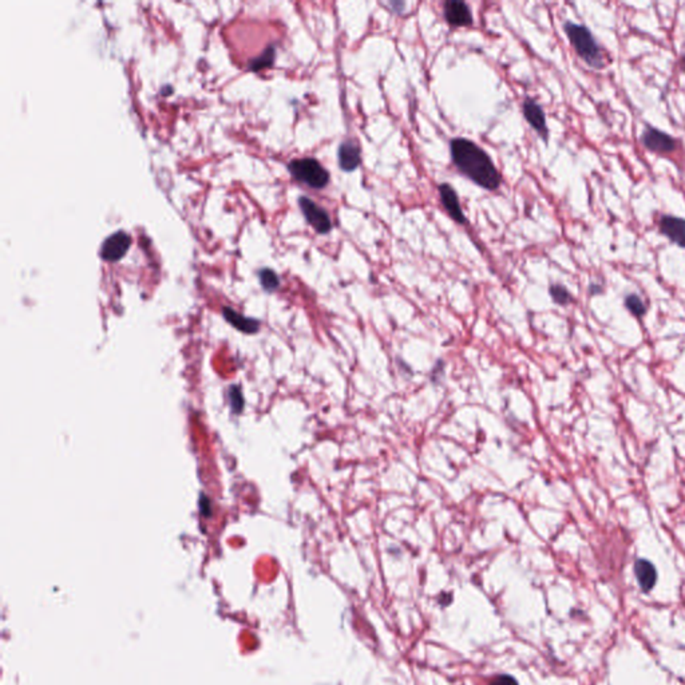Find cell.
Returning <instances> with one entry per match:
<instances>
[{"label":"cell","mask_w":685,"mask_h":685,"mask_svg":"<svg viewBox=\"0 0 685 685\" xmlns=\"http://www.w3.org/2000/svg\"><path fill=\"white\" fill-rule=\"evenodd\" d=\"M450 153L458 171L474 184L487 190H497L501 185V174L489 155L466 138H454L450 143Z\"/></svg>","instance_id":"obj_1"},{"label":"cell","mask_w":685,"mask_h":685,"mask_svg":"<svg viewBox=\"0 0 685 685\" xmlns=\"http://www.w3.org/2000/svg\"><path fill=\"white\" fill-rule=\"evenodd\" d=\"M564 31L574 52H577V55L589 68L602 70L608 66L606 52L602 50L599 42L588 27L573 22H565Z\"/></svg>","instance_id":"obj_2"},{"label":"cell","mask_w":685,"mask_h":685,"mask_svg":"<svg viewBox=\"0 0 685 685\" xmlns=\"http://www.w3.org/2000/svg\"><path fill=\"white\" fill-rule=\"evenodd\" d=\"M292 177L312 189H324L329 182V171L315 158L293 159L288 165Z\"/></svg>","instance_id":"obj_3"},{"label":"cell","mask_w":685,"mask_h":685,"mask_svg":"<svg viewBox=\"0 0 685 685\" xmlns=\"http://www.w3.org/2000/svg\"><path fill=\"white\" fill-rule=\"evenodd\" d=\"M299 206L307 220V223L319 233V235H326L332 229V221L329 214L326 213V209L317 205L315 201H312L308 197L303 196L299 198Z\"/></svg>","instance_id":"obj_4"},{"label":"cell","mask_w":685,"mask_h":685,"mask_svg":"<svg viewBox=\"0 0 685 685\" xmlns=\"http://www.w3.org/2000/svg\"><path fill=\"white\" fill-rule=\"evenodd\" d=\"M641 143L645 149L657 155H670L677 148L676 138L652 126H648L641 134Z\"/></svg>","instance_id":"obj_5"},{"label":"cell","mask_w":685,"mask_h":685,"mask_svg":"<svg viewBox=\"0 0 685 685\" xmlns=\"http://www.w3.org/2000/svg\"><path fill=\"white\" fill-rule=\"evenodd\" d=\"M132 245V237L123 230H118L103 241L100 255L104 261L116 262L126 255Z\"/></svg>","instance_id":"obj_6"},{"label":"cell","mask_w":685,"mask_h":685,"mask_svg":"<svg viewBox=\"0 0 685 685\" xmlns=\"http://www.w3.org/2000/svg\"><path fill=\"white\" fill-rule=\"evenodd\" d=\"M522 111L525 120L529 122L531 127L542 137L544 141H548L549 129L546 123V116L544 109L531 98H526L522 104Z\"/></svg>","instance_id":"obj_7"},{"label":"cell","mask_w":685,"mask_h":685,"mask_svg":"<svg viewBox=\"0 0 685 685\" xmlns=\"http://www.w3.org/2000/svg\"><path fill=\"white\" fill-rule=\"evenodd\" d=\"M445 17L452 27H466L473 23L470 7L461 0H448L445 3Z\"/></svg>","instance_id":"obj_8"},{"label":"cell","mask_w":685,"mask_h":685,"mask_svg":"<svg viewBox=\"0 0 685 685\" xmlns=\"http://www.w3.org/2000/svg\"><path fill=\"white\" fill-rule=\"evenodd\" d=\"M659 228L661 235L680 248H685V219L664 214L660 219Z\"/></svg>","instance_id":"obj_9"},{"label":"cell","mask_w":685,"mask_h":685,"mask_svg":"<svg viewBox=\"0 0 685 685\" xmlns=\"http://www.w3.org/2000/svg\"><path fill=\"white\" fill-rule=\"evenodd\" d=\"M338 159L342 171H356L361 164V150L359 145L352 139H347L342 142L338 150Z\"/></svg>","instance_id":"obj_10"},{"label":"cell","mask_w":685,"mask_h":685,"mask_svg":"<svg viewBox=\"0 0 685 685\" xmlns=\"http://www.w3.org/2000/svg\"><path fill=\"white\" fill-rule=\"evenodd\" d=\"M439 196H441V203L448 213V216L455 221V223H466V217L463 214L462 206L459 203L458 194L454 188L448 184H442L439 187Z\"/></svg>","instance_id":"obj_11"},{"label":"cell","mask_w":685,"mask_h":685,"mask_svg":"<svg viewBox=\"0 0 685 685\" xmlns=\"http://www.w3.org/2000/svg\"><path fill=\"white\" fill-rule=\"evenodd\" d=\"M634 576L641 590L648 593L657 581V570L648 560H637L634 564Z\"/></svg>","instance_id":"obj_12"},{"label":"cell","mask_w":685,"mask_h":685,"mask_svg":"<svg viewBox=\"0 0 685 685\" xmlns=\"http://www.w3.org/2000/svg\"><path fill=\"white\" fill-rule=\"evenodd\" d=\"M223 317L228 320V323H230L239 331L246 332V333H253V332L258 331L260 323L255 319L244 317V316H241L240 313H237L236 310H233L232 308H223Z\"/></svg>","instance_id":"obj_13"},{"label":"cell","mask_w":685,"mask_h":685,"mask_svg":"<svg viewBox=\"0 0 685 685\" xmlns=\"http://www.w3.org/2000/svg\"><path fill=\"white\" fill-rule=\"evenodd\" d=\"M274 56H276V50H274V46H269L260 56H257L249 62V69L253 70V71H260V70L271 68L274 65Z\"/></svg>","instance_id":"obj_14"},{"label":"cell","mask_w":685,"mask_h":685,"mask_svg":"<svg viewBox=\"0 0 685 685\" xmlns=\"http://www.w3.org/2000/svg\"><path fill=\"white\" fill-rule=\"evenodd\" d=\"M625 307L627 309L636 316V317H641L647 313V306L645 303L643 301V299L634 293H631L625 297V301H624Z\"/></svg>","instance_id":"obj_15"},{"label":"cell","mask_w":685,"mask_h":685,"mask_svg":"<svg viewBox=\"0 0 685 685\" xmlns=\"http://www.w3.org/2000/svg\"><path fill=\"white\" fill-rule=\"evenodd\" d=\"M550 296L553 299L554 303L560 304V306H567L569 303L573 301V297L570 294V292L566 290L564 285H560V284H553L550 287Z\"/></svg>","instance_id":"obj_16"},{"label":"cell","mask_w":685,"mask_h":685,"mask_svg":"<svg viewBox=\"0 0 685 685\" xmlns=\"http://www.w3.org/2000/svg\"><path fill=\"white\" fill-rule=\"evenodd\" d=\"M258 277H260V283L261 285L267 290V291H274L278 288L280 285V280H278V276L274 274L272 269H261L258 272Z\"/></svg>","instance_id":"obj_17"},{"label":"cell","mask_w":685,"mask_h":685,"mask_svg":"<svg viewBox=\"0 0 685 685\" xmlns=\"http://www.w3.org/2000/svg\"><path fill=\"white\" fill-rule=\"evenodd\" d=\"M229 396H230V404L233 407V411L240 412L242 410V407H244V399H242L240 388L239 387H232L230 388V393H229Z\"/></svg>","instance_id":"obj_18"},{"label":"cell","mask_w":685,"mask_h":685,"mask_svg":"<svg viewBox=\"0 0 685 685\" xmlns=\"http://www.w3.org/2000/svg\"><path fill=\"white\" fill-rule=\"evenodd\" d=\"M490 685H518L517 682L514 680L512 676H507V675H502V676H497Z\"/></svg>","instance_id":"obj_19"},{"label":"cell","mask_w":685,"mask_h":685,"mask_svg":"<svg viewBox=\"0 0 685 685\" xmlns=\"http://www.w3.org/2000/svg\"><path fill=\"white\" fill-rule=\"evenodd\" d=\"M210 507H212L210 506V501L207 499L206 496H201V498H200V510H201V513L206 515V517H209L212 514Z\"/></svg>","instance_id":"obj_20"},{"label":"cell","mask_w":685,"mask_h":685,"mask_svg":"<svg viewBox=\"0 0 685 685\" xmlns=\"http://www.w3.org/2000/svg\"><path fill=\"white\" fill-rule=\"evenodd\" d=\"M680 68L683 71H685V43L683 46V52H682V56H680Z\"/></svg>","instance_id":"obj_21"},{"label":"cell","mask_w":685,"mask_h":685,"mask_svg":"<svg viewBox=\"0 0 685 685\" xmlns=\"http://www.w3.org/2000/svg\"><path fill=\"white\" fill-rule=\"evenodd\" d=\"M599 292H601V287L599 285H595V284L590 285V293L592 294H597Z\"/></svg>","instance_id":"obj_22"}]
</instances>
